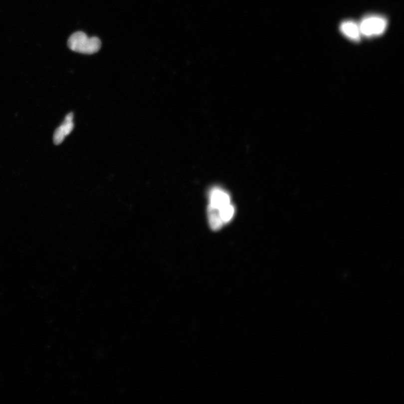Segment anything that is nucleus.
Instances as JSON below:
<instances>
[{
	"instance_id": "7ed1b4c3",
	"label": "nucleus",
	"mask_w": 404,
	"mask_h": 404,
	"mask_svg": "<svg viewBox=\"0 0 404 404\" xmlns=\"http://www.w3.org/2000/svg\"><path fill=\"white\" fill-rule=\"evenodd\" d=\"M230 203V195L223 189L215 187L209 193V209L217 211Z\"/></svg>"
},
{
	"instance_id": "f257e3e1",
	"label": "nucleus",
	"mask_w": 404,
	"mask_h": 404,
	"mask_svg": "<svg viewBox=\"0 0 404 404\" xmlns=\"http://www.w3.org/2000/svg\"><path fill=\"white\" fill-rule=\"evenodd\" d=\"M67 45L72 51L90 54L96 53L100 49L101 42L96 37H89L83 31H78L70 36Z\"/></svg>"
},
{
	"instance_id": "20e7f679",
	"label": "nucleus",
	"mask_w": 404,
	"mask_h": 404,
	"mask_svg": "<svg viewBox=\"0 0 404 404\" xmlns=\"http://www.w3.org/2000/svg\"><path fill=\"white\" fill-rule=\"evenodd\" d=\"M73 113H70L67 115L62 124L54 131L53 134V142L58 145L61 144L66 136L70 134L74 128Z\"/></svg>"
},
{
	"instance_id": "39448f33",
	"label": "nucleus",
	"mask_w": 404,
	"mask_h": 404,
	"mask_svg": "<svg viewBox=\"0 0 404 404\" xmlns=\"http://www.w3.org/2000/svg\"><path fill=\"white\" fill-rule=\"evenodd\" d=\"M340 30L344 36L353 42H360L362 37L359 23L352 20L342 22Z\"/></svg>"
},
{
	"instance_id": "f03ea898",
	"label": "nucleus",
	"mask_w": 404,
	"mask_h": 404,
	"mask_svg": "<svg viewBox=\"0 0 404 404\" xmlns=\"http://www.w3.org/2000/svg\"><path fill=\"white\" fill-rule=\"evenodd\" d=\"M388 20L383 16L370 15L363 18L359 25L362 36L371 38L383 35L388 27Z\"/></svg>"
}]
</instances>
